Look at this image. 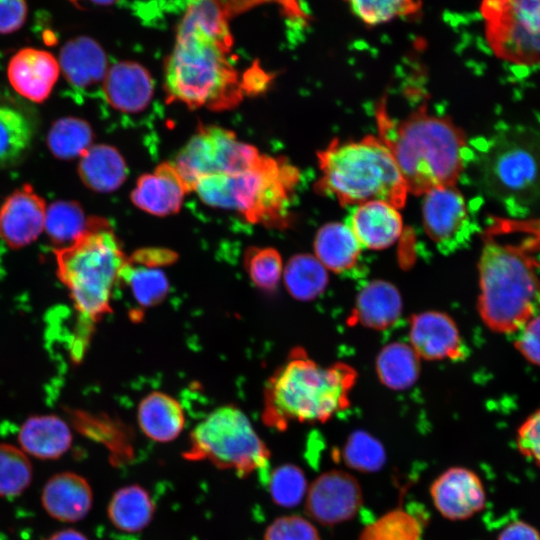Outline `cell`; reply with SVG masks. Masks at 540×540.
Listing matches in <instances>:
<instances>
[{
  "mask_svg": "<svg viewBox=\"0 0 540 540\" xmlns=\"http://www.w3.org/2000/svg\"><path fill=\"white\" fill-rule=\"evenodd\" d=\"M232 46L228 23L186 8L165 64L168 99L189 108L222 110L237 105L244 85L229 58Z\"/></svg>",
  "mask_w": 540,
  "mask_h": 540,
  "instance_id": "cell-1",
  "label": "cell"
},
{
  "mask_svg": "<svg viewBox=\"0 0 540 540\" xmlns=\"http://www.w3.org/2000/svg\"><path fill=\"white\" fill-rule=\"evenodd\" d=\"M379 139L391 152L408 192L455 186L464 168L466 137L448 117L432 114L425 104L402 119L392 118L381 101L376 111Z\"/></svg>",
  "mask_w": 540,
  "mask_h": 540,
  "instance_id": "cell-2",
  "label": "cell"
},
{
  "mask_svg": "<svg viewBox=\"0 0 540 540\" xmlns=\"http://www.w3.org/2000/svg\"><path fill=\"white\" fill-rule=\"evenodd\" d=\"M56 274L77 315L80 354L95 324L111 312L113 290L127 257L109 223L91 218L72 243L54 250Z\"/></svg>",
  "mask_w": 540,
  "mask_h": 540,
  "instance_id": "cell-3",
  "label": "cell"
},
{
  "mask_svg": "<svg viewBox=\"0 0 540 540\" xmlns=\"http://www.w3.org/2000/svg\"><path fill=\"white\" fill-rule=\"evenodd\" d=\"M355 380L349 365L323 367L302 349H294L266 383L264 422L283 429L293 421H326L348 406Z\"/></svg>",
  "mask_w": 540,
  "mask_h": 540,
  "instance_id": "cell-4",
  "label": "cell"
},
{
  "mask_svg": "<svg viewBox=\"0 0 540 540\" xmlns=\"http://www.w3.org/2000/svg\"><path fill=\"white\" fill-rule=\"evenodd\" d=\"M321 176L316 190L342 205L384 201L398 209L408 194L406 183L387 146L375 136L335 139L317 154Z\"/></svg>",
  "mask_w": 540,
  "mask_h": 540,
  "instance_id": "cell-5",
  "label": "cell"
},
{
  "mask_svg": "<svg viewBox=\"0 0 540 540\" xmlns=\"http://www.w3.org/2000/svg\"><path fill=\"white\" fill-rule=\"evenodd\" d=\"M299 177L286 159L262 154L240 172L200 178L192 191L208 206L237 212L251 223L282 228L290 221V200Z\"/></svg>",
  "mask_w": 540,
  "mask_h": 540,
  "instance_id": "cell-6",
  "label": "cell"
},
{
  "mask_svg": "<svg viewBox=\"0 0 540 540\" xmlns=\"http://www.w3.org/2000/svg\"><path fill=\"white\" fill-rule=\"evenodd\" d=\"M479 312L496 332L515 333L540 308V277L520 248L488 240L479 259Z\"/></svg>",
  "mask_w": 540,
  "mask_h": 540,
  "instance_id": "cell-7",
  "label": "cell"
},
{
  "mask_svg": "<svg viewBox=\"0 0 540 540\" xmlns=\"http://www.w3.org/2000/svg\"><path fill=\"white\" fill-rule=\"evenodd\" d=\"M483 190L507 207L528 208L540 201V134L514 127L498 134L479 163Z\"/></svg>",
  "mask_w": 540,
  "mask_h": 540,
  "instance_id": "cell-8",
  "label": "cell"
},
{
  "mask_svg": "<svg viewBox=\"0 0 540 540\" xmlns=\"http://www.w3.org/2000/svg\"><path fill=\"white\" fill-rule=\"evenodd\" d=\"M184 456L190 460H208L219 468L245 476L267 467L270 453L248 417L228 405L212 411L194 428Z\"/></svg>",
  "mask_w": 540,
  "mask_h": 540,
  "instance_id": "cell-9",
  "label": "cell"
},
{
  "mask_svg": "<svg viewBox=\"0 0 540 540\" xmlns=\"http://www.w3.org/2000/svg\"><path fill=\"white\" fill-rule=\"evenodd\" d=\"M480 13L497 58L518 66L540 65V0H482Z\"/></svg>",
  "mask_w": 540,
  "mask_h": 540,
  "instance_id": "cell-10",
  "label": "cell"
},
{
  "mask_svg": "<svg viewBox=\"0 0 540 540\" xmlns=\"http://www.w3.org/2000/svg\"><path fill=\"white\" fill-rule=\"evenodd\" d=\"M258 149L238 140L234 132L216 125H201L178 152L174 165L188 191L209 175L232 174L253 166Z\"/></svg>",
  "mask_w": 540,
  "mask_h": 540,
  "instance_id": "cell-11",
  "label": "cell"
},
{
  "mask_svg": "<svg viewBox=\"0 0 540 540\" xmlns=\"http://www.w3.org/2000/svg\"><path fill=\"white\" fill-rule=\"evenodd\" d=\"M363 504L358 480L350 473L332 469L317 476L305 495V512L322 526H335L352 519Z\"/></svg>",
  "mask_w": 540,
  "mask_h": 540,
  "instance_id": "cell-12",
  "label": "cell"
},
{
  "mask_svg": "<svg viewBox=\"0 0 540 540\" xmlns=\"http://www.w3.org/2000/svg\"><path fill=\"white\" fill-rule=\"evenodd\" d=\"M429 494L435 509L451 521L467 520L486 505V490L479 475L466 467H450L434 479Z\"/></svg>",
  "mask_w": 540,
  "mask_h": 540,
  "instance_id": "cell-13",
  "label": "cell"
},
{
  "mask_svg": "<svg viewBox=\"0 0 540 540\" xmlns=\"http://www.w3.org/2000/svg\"><path fill=\"white\" fill-rule=\"evenodd\" d=\"M423 225L439 249L448 252L458 245L467 220L463 195L455 186H442L424 194Z\"/></svg>",
  "mask_w": 540,
  "mask_h": 540,
  "instance_id": "cell-14",
  "label": "cell"
},
{
  "mask_svg": "<svg viewBox=\"0 0 540 540\" xmlns=\"http://www.w3.org/2000/svg\"><path fill=\"white\" fill-rule=\"evenodd\" d=\"M46 204L30 185L11 193L0 208V239L10 248H23L44 230Z\"/></svg>",
  "mask_w": 540,
  "mask_h": 540,
  "instance_id": "cell-15",
  "label": "cell"
},
{
  "mask_svg": "<svg viewBox=\"0 0 540 540\" xmlns=\"http://www.w3.org/2000/svg\"><path fill=\"white\" fill-rule=\"evenodd\" d=\"M410 346L427 360H462L467 355L455 322L445 313L426 311L414 315L409 328Z\"/></svg>",
  "mask_w": 540,
  "mask_h": 540,
  "instance_id": "cell-16",
  "label": "cell"
},
{
  "mask_svg": "<svg viewBox=\"0 0 540 540\" xmlns=\"http://www.w3.org/2000/svg\"><path fill=\"white\" fill-rule=\"evenodd\" d=\"M60 72L59 62L53 54L33 47L17 51L7 66L8 80L13 89L36 103L50 96Z\"/></svg>",
  "mask_w": 540,
  "mask_h": 540,
  "instance_id": "cell-17",
  "label": "cell"
},
{
  "mask_svg": "<svg viewBox=\"0 0 540 540\" xmlns=\"http://www.w3.org/2000/svg\"><path fill=\"white\" fill-rule=\"evenodd\" d=\"M189 192L174 163L158 165L140 176L130 198L139 209L156 216L177 213Z\"/></svg>",
  "mask_w": 540,
  "mask_h": 540,
  "instance_id": "cell-18",
  "label": "cell"
},
{
  "mask_svg": "<svg viewBox=\"0 0 540 540\" xmlns=\"http://www.w3.org/2000/svg\"><path fill=\"white\" fill-rule=\"evenodd\" d=\"M106 101L124 113L144 110L152 100L153 79L148 70L134 61H120L111 66L102 82Z\"/></svg>",
  "mask_w": 540,
  "mask_h": 540,
  "instance_id": "cell-19",
  "label": "cell"
},
{
  "mask_svg": "<svg viewBox=\"0 0 540 540\" xmlns=\"http://www.w3.org/2000/svg\"><path fill=\"white\" fill-rule=\"evenodd\" d=\"M346 224L363 248L381 250L393 245L403 230L398 208L384 201L356 205Z\"/></svg>",
  "mask_w": 540,
  "mask_h": 540,
  "instance_id": "cell-20",
  "label": "cell"
},
{
  "mask_svg": "<svg viewBox=\"0 0 540 540\" xmlns=\"http://www.w3.org/2000/svg\"><path fill=\"white\" fill-rule=\"evenodd\" d=\"M92 501L89 483L73 472H62L49 478L41 495V503L47 514L62 522L83 519L90 511Z\"/></svg>",
  "mask_w": 540,
  "mask_h": 540,
  "instance_id": "cell-21",
  "label": "cell"
},
{
  "mask_svg": "<svg viewBox=\"0 0 540 540\" xmlns=\"http://www.w3.org/2000/svg\"><path fill=\"white\" fill-rule=\"evenodd\" d=\"M58 62L67 82L80 89L103 82L109 69L104 49L87 36L67 41L60 50Z\"/></svg>",
  "mask_w": 540,
  "mask_h": 540,
  "instance_id": "cell-22",
  "label": "cell"
},
{
  "mask_svg": "<svg viewBox=\"0 0 540 540\" xmlns=\"http://www.w3.org/2000/svg\"><path fill=\"white\" fill-rule=\"evenodd\" d=\"M18 442L26 454L42 460H54L69 450L72 433L59 416L34 415L21 425Z\"/></svg>",
  "mask_w": 540,
  "mask_h": 540,
  "instance_id": "cell-23",
  "label": "cell"
},
{
  "mask_svg": "<svg viewBox=\"0 0 540 540\" xmlns=\"http://www.w3.org/2000/svg\"><path fill=\"white\" fill-rule=\"evenodd\" d=\"M402 314L398 289L383 280L367 283L358 293L351 320L375 330L394 325Z\"/></svg>",
  "mask_w": 540,
  "mask_h": 540,
  "instance_id": "cell-24",
  "label": "cell"
},
{
  "mask_svg": "<svg viewBox=\"0 0 540 540\" xmlns=\"http://www.w3.org/2000/svg\"><path fill=\"white\" fill-rule=\"evenodd\" d=\"M362 248L350 227L341 222L326 223L314 239V256L327 270L336 273L352 270Z\"/></svg>",
  "mask_w": 540,
  "mask_h": 540,
  "instance_id": "cell-25",
  "label": "cell"
},
{
  "mask_svg": "<svg viewBox=\"0 0 540 540\" xmlns=\"http://www.w3.org/2000/svg\"><path fill=\"white\" fill-rule=\"evenodd\" d=\"M81 181L91 190L101 193L118 189L126 180L128 169L120 152L106 144L92 145L78 165Z\"/></svg>",
  "mask_w": 540,
  "mask_h": 540,
  "instance_id": "cell-26",
  "label": "cell"
},
{
  "mask_svg": "<svg viewBox=\"0 0 540 540\" xmlns=\"http://www.w3.org/2000/svg\"><path fill=\"white\" fill-rule=\"evenodd\" d=\"M137 419L142 432L157 442L175 439L185 424L184 412L173 397L152 392L142 399L137 410Z\"/></svg>",
  "mask_w": 540,
  "mask_h": 540,
  "instance_id": "cell-27",
  "label": "cell"
},
{
  "mask_svg": "<svg viewBox=\"0 0 540 540\" xmlns=\"http://www.w3.org/2000/svg\"><path fill=\"white\" fill-rule=\"evenodd\" d=\"M154 505L149 493L139 485L116 491L108 506L112 524L123 532H139L151 521Z\"/></svg>",
  "mask_w": 540,
  "mask_h": 540,
  "instance_id": "cell-28",
  "label": "cell"
},
{
  "mask_svg": "<svg viewBox=\"0 0 540 540\" xmlns=\"http://www.w3.org/2000/svg\"><path fill=\"white\" fill-rule=\"evenodd\" d=\"M376 371L381 382L388 388L407 389L418 378L419 356L408 344L390 343L379 352L376 359Z\"/></svg>",
  "mask_w": 540,
  "mask_h": 540,
  "instance_id": "cell-29",
  "label": "cell"
},
{
  "mask_svg": "<svg viewBox=\"0 0 540 540\" xmlns=\"http://www.w3.org/2000/svg\"><path fill=\"white\" fill-rule=\"evenodd\" d=\"M284 284L289 294L300 301L314 300L328 284L327 269L311 254H296L283 270Z\"/></svg>",
  "mask_w": 540,
  "mask_h": 540,
  "instance_id": "cell-30",
  "label": "cell"
},
{
  "mask_svg": "<svg viewBox=\"0 0 540 540\" xmlns=\"http://www.w3.org/2000/svg\"><path fill=\"white\" fill-rule=\"evenodd\" d=\"M120 284H125L139 308L159 304L169 292V282L160 267L147 266L127 259L122 268Z\"/></svg>",
  "mask_w": 540,
  "mask_h": 540,
  "instance_id": "cell-31",
  "label": "cell"
},
{
  "mask_svg": "<svg viewBox=\"0 0 540 540\" xmlns=\"http://www.w3.org/2000/svg\"><path fill=\"white\" fill-rule=\"evenodd\" d=\"M93 131L85 120L68 116L56 120L49 129L47 145L59 159L81 157L91 146Z\"/></svg>",
  "mask_w": 540,
  "mask_h": 540,
  "instance_id": "cell-32",
  "label": "cell"
},
{
  "mask_svg": "<svg viewBox=\"0 0 540 540\" xmlns=\"http://www.w3.org/2000/svg\"><path fill=\"white\" fill-rule=\"evenodd\" d=\"M90 221L77 202L59 200L47 207L44 230L52 243L63 247L81 236Z\"/></svg>",
  "mask_w": 540,
  "mask_h": 540,
  "instance_id": "cell-33",
  "label": "cell"
},
{
  "mask_svg": "<svg viewBox=\"0 0 540 540\" xmlns=\"http://www.w3.org/2000/svg\"><path fill=\"white\" fill-rule=\"evenodd\" d=\"M32 128L19 111L0 106V165L16 162L30 147Z\"/></svg>",
  "mask_w": 540,
  "mask_h": 540,
  "instance_id": "cell-34",
  "label": "cell"
},
{
  "mask_svg": "<svg viewBox=\"0 0 540 540\" xmlns=\"http://www.w3.org/2000/svg\"><path fill=\"white\" fill-rule=\"evenodd\" d=\"M423 527L419 519L402 508L386 512L368 524L359 540H421Z\"/></svg>",
  "mask_w": 540,
  "mask_h": 540,
  "instance_id": "cell-35",
  "label": "cell"
},
{
  "mask_svg": "<svg viewBox=\"0 0 540 540\" xmlns=\"http://www.w3.org/2000/svg\"><path fill=\"white\" fill-rule=\"evenodd\" d=\"M350 11L367 26L386 24L412 17L421 11L420 0H343Z\"/></svg>",
  "mask_w": 540,
  "mask_h": 540,
  "instance_id": "cell-36",
  "label": "cell"
},
{
  "mask_svg": "<svg viewBox=\"0 0 540 540\" xmlns=\"http://www.w3.org/2000/svg\"><path fill=\"white\" fill-rule=\"evenodd\" d=\"M32 464L27 454L11 444H0V496L21 494L31 483Z\"/></svg>",
  "mask_w": 540,
  "mask_h": 540,
  "instance_id": "cell-37",
  "label": "cell"
},
{
  "mask_svg": "<svg viewBox=\"0 0 540 540\" xmlns=\"http://www.w3.org/2000/svg\"><path fill=\"white\" fill-rule=\"evenodd\" d=\"M342 456L346 466L364 473L380 470L386 460L383 445L375 437L362 430L354 431L348 437Z\"/></svg>",
  "mask_w": 540,
  "mask_h": 540,
  "instance_id": "cell-38",
  "label": "cell"
},
{
  "mask_svg": "<svg viewBox=\"0 0 540 540\" xmlns=\"http://www.w3.org/2000/svg\"><path fill=\"white\" fill-rule=\"evenodd\" d=\"M244 266L253 284L264 291L277 287L284 270L280 253L272 247H250L245 253Z\"/></svg>",
  "mask_w": 540,
  "mask_h": 540,
  "instance_id": "cell-39",
  "label": "cell"
},
{
  "mask_svg": "<svg viewBox=\"0 0 540 540\" xmlns=\"http://www.w3.org/2000/svg\"><path fill=\"white\" fill-rule=\"evenodd\" d=\"M269 489L272 500L277 505L291 508L305 498L308 485L301 468L293 464H285L272 472Z\"/></svg>",
  "mask_w": 540,
  "mask_h": 540,
  "instance_id": "cell-40",
  "label": "cell"
},
{
  "mask_svg": "<svg viewBox=\"0 0 540 540\" xmlns=\"http://www.w3.org/2000/svg\"><path fill=\"white\" fill-rule=\"evenodd\" d=\"M264 540H322V538L308 519L299 515H287L275 519L267 527Z\"/></svg>",
  "mask_w": 540,
  "mask_h": 540,
  "instance_id": "cell-41",
  "label": "cell"
},
{
  "mask_svg": "<svg viewBox=\"0 0 540 540\" xmlns=\"http://www.w3.org/2000/svg\"><path fill=\"white\" fill-rule=\"evenodd\" d=\"M515 334L518 351L529 362L540 366V314L529 318Z\"/></svg>",
  "mask_w": 540,
  "mask_h": 540,
  "instance_id": "cell-42",
  "label": "cell"
},
{
  "mask_svg": "<svg viewBox=\"0 0 540 540\" xmlns=\"http://www.w3.org/2000/svg\"><path fill=\"white\" fill-rule=\"evenodd\" d=\"M516 440L519 451L540 467V408L520 426Z\"/></svg>",
  "mask_w": 540,
  "mask_h": 540,
  "instance_id": "cell-43",
  "label": "cell"
},
{
  "mask_svg": "<svg viewBox=\"0 0 540 540\" xmlns=\"http://www.w3.org/2000/svg\"><path fill=\"white\" fill-rule=\"evenodd\" d=\"M26 0H0V34L15 32L27 17Z\"/></svg>",
  "mask_w": 540,
  "mask_h": 540,
  "instance_id": "cell-44",
  "label": "cell"
},
{
  "mask_svg": "<svg viewBox=\"0 0 540 540\" xmlns=\"http://www.w3.org/2000/svg\"><path fill=\"white\" fill-rule=\"evenodd\" d=\"M176 253L162 248H145L135 252L130 258L131 262L153 267H162L173 263Z\"/></svg>",
  "mask_w": 540,
  "mask_h": 540,
  "instance_id": "cell-45",
  "label": "cell"
},
{
  "mask_svg": "<svg viewBox=\"0 0 540 540\" xmlns=\"http://www.w3.org/2000/svg\"><path fill=\"white\" fill-rule=\"evenodd\" d=\"M496 540H540V531L524 520H515L503 527Z\"/></svg>",
  "mask_w": 540,
  "mask_h": 540,
  "instance_id": "cell-46",
  "label": "cell"
},
{
  "mask_svg": "<svg viewBox=\"0 0 540 540\" xmlns=\"http://www.w3.org/2000/svg\"><path fill=\"white\" fill-rule=\"evenodd\" d=\"M43 540H88L81 532L74 529H64L58 531Z\"/></svg>",
  "mask_w": 540,
  "mask_h": 540,
  "instance_id": "cell-47",
  "label": "cell"
},
{
  "mask_svg": "<svg viewBox=\"0 0 540 540\" xmlns=\"http://www.w3.org/2000/svg\"><path fill=\"white\" fill-rule=\"evenodd\" d=\"M90 3L100 6H109L117 3L119 0H88Z\"/></svg>",
  "mask_w": 540,
  "mask_h": 540,
  "instance_id": "cell-48",
  "label": "cell"
}]
</instances>
